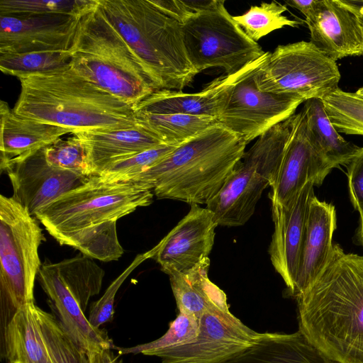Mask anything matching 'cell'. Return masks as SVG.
Here are the masks:
<instances>
[{"label": "cell", "mask_w": 363, "mask_h": 363, "mask_svg": "<svg viewBox=\"0 0 363 363\" xmlns=\"http://www.w3.org/2000/svg\"><path fill=\"white\" fill-rule=\"evenodd\" d=\"M154 196L145 182H106L91 176L35 217L60 245L100 261H116L124 252L118 238L117 220L150 205Z\"/></svg>", "instance_id": "cell-1"}, {"label": "cell", "mask_w": 363, "mask_h": 363, "mask_svg": "<svg viewBox=\"0 0 363 363\" xmlns=\"http://www.w3.org/2000/svg\"><path fill=\"white\" fill-rule=\"evenodd\" d=\"M296 301L298 330L314 346L335 363H363V256L334 245Z\"/></svg>", "instance_id": "cell-2"}, {"label": "cell", "mask_w": 363, "mask_h": 363, "mask_svg": "<svg viewBox=\"0 0 363 363\" xmlns=\"http://www.w3.org/2000/svg\"><path fill=\"white\" fill-rule=\"evenodd\" d=\"M18 79L21 92L13 111L20 116L67 128L73 135L137 124L134 105L96 86L69 65Z\"/></svg>", "instance_id": "cell-3"}, {"label": "cell", "mask_w": 363, "mask_h": 363, "mask_svg": "<svg viewBox=\"0 0 363 363\" xmlns=\"http://www.w3.org/2000/svg\"><path fill=\"white\" fill-rule=\"evenodd\" d=\"M247 143L219 123L178 145L131 180L146 183L159 199L206 204L241 160Z\"/></svg>", "instance_id": "cell-4"}, {"label": "cell", "mask_w": 363, "mask_h": 363, "mask_svg": "<svg viewBox=\"0 0 363 363\" xmlns=\"http://www.w3.org/2000/svg\"><path fill=\"white\" fill-rule=\"evenodd\" d=\"M106 17L138 56L157 90L181 91L198 74L189 62L181 23L152 0H98Z\"/></svg>", "instance_id": "cell-5"}, {"label": "cell", "mask_w": 363, "mask_h": 363, "mask_svg": "<svg viewBox=\"0 0 363 363\" xmlns=\"http://www.w3.org/2000/svg\"><path fill=\"white\" fill-rule=\"evenodd\" d=\"M70 52L76 72L130 104L156 91L143 62L99 4L80 18Z\"/></svg>", "instance_id": "cell-6"}, {"label": "cell", "mask_w": 363, "mask_h": 363, "mask_svg": "<svg viewBox=\"0 0 363 363\" xmlns=\"http://www.w3.org/2000/svg\"><path fill=\"white\" fill-rule=\"evenodd\" d=\"M45 240L35 217L12 196H0L1 332L20 308L34 304L38 249Z\"/></svg>", "instance_id": "cell-7"}, {"label": "cell", "mask_w": 363, "mask_h": 363, "mask_svg": "<svg viewBox=\"0 0 363 363\" xmlns=\"http://www.w3.org/2000/svg\"><path fill=\"white\" fill-rule=\"evenodd\" d=\"M293 120L294 115L261 135L206 204L218 225L240 226L253 215L263 191L277 177Z\"/></svg>", "instance_id": "cell-8"}, {"label": "cell", "mask_w": 363, "mask_h": 363, "mask_svg": "<svg viewBox=\"0 0 363 363\" xmlns=\"http://www.w3.org/2000/svg\"><path fill=\"white\" fill-rule=\"evenodd\" d=\"M224 4L225 1H210L181 23L188 59L198 74L220 67L231 75L266 52L247 37Z\"/></svg>", "instance_id": "cell-9"}, {"label": "cell", "mask_w": 363, "mask_h": 363, "mask_svg": "<svg viewBox=\"0 0 363 363\" xmlns=\"http://www.w3.org/2000/svg\"><path fill=\"white\" fill-rule=\"evenodd\" d=\"M340 73L336 61L311 42L277 46L257 69L255 82L263 91L296 96L305 101L322 99L338 88Z\"/></svg>", "instance_id": "cell-10"}, {"label": "cell", "mask_w": 363, "mask_h": 363, "mask_svg": "<svg viewBox=\"0 0 363 363\" xmlns=\"http://www.w3.org/2000/svg\"><path fill=\"white\" fill-rule=\"evenodd\" d=\"M229 308H213L200 318L199 332L190 343L157 351L162 363H223L252 346L261 337Z\"/></svg>", "instance_id": "cell-11"}, {"label": "cell", "mask_w": 363, "mask_h": 363, "mask_svg": "<svg viewBox=\"0 0 363 363\" xmlns=\"http://www.w3.org/2000/svg\"><path fill=\"white\" fill-rule=\"evenodd\" d=\"M255 69L231 89L218 123L247 144L293 115L305 101L299 97L259 90Z\"/></svg>", "instance_id": "cell-12"}, {"label": "cell", "mask_w": 363, "mask_h": 363, "mask_svg": "<svg viewBox=\"0 0 363 363\" xmlns=\"http://www.w3.org/2000/svg\"><path fill=\"white\" fill-rule=\"evenodd\" d=\"M4 171L13 187L12 197L34 217L90 177L51 166L46 160L44 147L11 162Z\"/></svg>", "instance_id": "cell-13"}, {"label": "cell", "mask_w": 363, "mask_h": 363, "mask_svg": "<svg viewBox=\"0 0 363 363\" xmlns=\"http://www.w3.org/2000/svg\"><path fill=\"white\" fill-rule=\"evenodd\" d=\"M217 226L210 210L191 204L188 213L153 247L152 259L167 275L189 271L208 257Z\"/></svg>", "instance_id": "cell-14"}, {"label": "cell", "mask_w": 363, "mask_h": 363, "mask_svg": "<svg viewBox=\"0 0 363 363\" xmlns=\"http://www.w3.org/2000/svg\"><path fill=\"white\" fill-rule=\"evenodd\" d=\"M333 168L311 143L303 111L294 114L282 161L270 186L272 203H286L309 181L320 185Z\"/></svg>", "instance_id": "cell-15"}, {"label": "cell", "mask_w": 363, "mask_h": 363, "mask_svg": "<svg viewBox=\"0 0 363 363\" xmlns=\"http://www.w3.org/2000/svg\"><path fill=\"white\" fill-rule=\"evenodd\" d=\"M80 18L0 15V53L69 51Z\"/></svg>", "instance_id": "cell-16"}, {"label": "cell", "mask_w": 363, "mask_h": 363, "mask_svg": "<svg viewBox=\"0 0 363 363\" xmlns=\"http://www.w3.org/2000/svg\"><path fill=\"white\" fill-rule=\"evenodd\" d=\"M314 183L308 182L284 205L272 203L274 233L269 247L271 262L283 279L288 295L293 289L311 203L315 196Z\"/></svg>", "instance_id": "cell-17"}, {"label": "cell", "mask_w": 363, "mask_h": 363, "mask_svg": "<svg viewBox=\"0 0 363 363\" xmlns=\"http://www.w3.org/2000/svg\"><path fill=\"white\" fill-rule=\"evenodd\" d=\"M269 52L231 75H223L196 93L161 89L134 105V111L155 113H182L217 118L222 113L233 87L260 66Z\"/></svg>", "instance_id": "cell-18"}, {"label": "cell", "mask_w": 363, "mask_h": 363, "mask_svg": "<svg viewBox=\"0 0 363 363\" xmlns=\"http://www.w3.org/2000/svg\"><path fill=\"white\" fill-rule=\"evenodd\" d=\"M36 279L60 325L78 347L86 353L104 348L114 349L107 333L91 326L55 263L48 260L42 263Z\"/></svg>", "instance_id": "cell-19"}, {"label": "cell", "mask_w": 363, "mask_h": 363, "mask_svg": "<svg viewBox=\"0 0 363 363\" xmlns=\"http://www.w3.org/2000/svg\"><path fill=\"white\" fill-rule=\"evenodd\" d=\"M306 22L311 40L320 51L336 61L363 55V27L360 18L340 0H319Z\"/></svg>", "instance_id": "cell-20"}, {"label": "cell", "mask_w": 363, "mask_h": 363, "mask_svg": "<svg viewBox=\"0 0 363 363\" xmlns=\"http://www.w3.org/2000/svg\"><path fill=\"white\" fill-rule=\"evenodd\" d=\"M335 229V206L315 196L308 212L294 287L289 296L296 300L324 269L333 250Z\"/></svg>", "instance_id": "cell-21"}, {"label": "cell", "mask_w": 363, "mask_h": 363, "mask_svg": "<svg viewBox=\"0 0 363 363\" xmlns=\"http://www.w3.org/2000/svg\"><path fill=\"white\" fill-rule=\"evenodd\" d=\"M84 147L91 176H97L111 164L162 144L138 123L133 126L74 134Z\"/></svg>", "instance_id": "cell-22"}, {"label": "cell", "mask_w": 363, "mask_h": 363, "mask_svg": "<svg viewBox=\"0 0 363 363\" xmlns=\"http://www.w3.org/2000/svg\"><path fill=\"white\" fill-rule=\"evenodd\" d=\"M0 118L1 172L11 162L71 133L67 128L20 116L4 101L0 102Z\"/></svg>", "instance_id": "cell-23"}, {"label": "cell", "mask_w": 363, "mask_h": 363, "mask_svg": "<svg viewBox=\"0 0 363 363\" xmlns=\"http://www.w3.org/2000/svg\"><path fill=\"white\" fill-rule=\"evenodd\" d=\"M223 363H335L298 330L286 334L262 333L250 347Z\"/></svg>", "instance_id": "cell-24"}, {"label": "cell", "mask_w": 363, "mask_h": 363, "mask_svg": "<svg viewBox=\"0 0 363 363\" xmlns=\"http://www.w3.org/2000/svg\"><path fill=\"white\" fill-rule=\"evenodd\" d=\"M35 306L20 308L1 332V357L8 363H52Z\"/></svg>", "instance_id": "cell-25"}, {"label": "cell", "mask_w": 363, "mask_h": 363, "mask_svg": "<svg viewBox=\"0 0 363 363\" xmlns=\"http://www.w3.org/2000/svg\"><path fill=\"white\" fill-rule=\"evenodd\" d=\"M209 258L185 272L169 274L179 313L200 319L213 308H229L225 292L208 277Z\"/></svg>", "instance_id": "cell-26"}, {"label": "cell", "mask_w": 363, "mask_h": 363, "mask_svg": "<svg viewBox=\"0 0 363 363\" xmlns=\"http://www.w3.org/2000/svg\"><path fill=\"white\" fill-rule=\"evenodd\" d=\"M304 114L308 137L316 150L334 167L346 165L359 147L345 140L331 123L321 99L305 101Z\"/></svg>", "instance_id": "cell-27"}, {"label": "cell", "mask_w": 363, "mask_h": 363, "mask_svg": "<svg viewBox=\"0 0 363 363\" xmlns=\"http://www.w3.org/2000/svg\"><path fill=\"white\" fill-rule=\"evenodd\" d=\"M137 123L168 145H179L218 123L210 116L134 111Z\"/></svg>", "instance_id": "cell-28"}, {"label": "cell", "mask_w": 363, "mask_h": 363, "mask_svg": "<svg viewBox=\"0 0 363 363\" xmlns=\"http://www.w3.org/2000/svg\"><path fill=\"white\" fill-rule=\"evenodd\" d=\"M331 123L340 133L363 135V94L339 87L322 99Z\"/></svg>", "instance_id": "cell-29"}, {"label": "cell", "mask_w": 363, "mask_h": 363, "mask_svg": "<svg viewBox=\"0 0 363 363\" xmlns=\"http://www.w3.org/2000/svg\"><path fill=\"white\" fill-rule=\"evenodd\" d=\"M71 58L70 50L0 53V69L6 74L19 78L65 67Z\"/></svg>", "instance_id": "cell-30"}, {"label": "cell", "mask_w": 363, "mask_h": 363, "mask_svg": "<svg viewBox=\"0 0 363 363\" xmlns=\"http://www.w3.org/2000/svg\"><path fill=\"white\" fill-rule=\"evenodd\" d=\"M98 0H1L0 15H66L81 18Z\"/></svg>", "instance_id": "cell-31"}, {"label": "cell", "mask_w": 363, "mask_h": 363, "mask_svg": "<svg viewBox=\"0 0 363 363\" xmlns=\"http://www.w3.org/2000/svg\"><path fill=\"white\" fill-rule=\"evenodd\" d=\"M286 10L284 5L276 1L262 2L259 6H252L242 15L233 16V19L248 38L257 42L275 30L295 27L299 23L283 15Z\"/></svg>", "instance_id": "cell-32"}, {"label": "cell", "mask_w": 363, "mask_h": 363, "mask_svg": "<svg viewBox=\"0 0 363 363\" xmlns=\"http://www.w3.org/2000/svg\"><path fill=\"white\" fill-rule=\"evenodd\" d=\"M35 311L52 363H90L87 353L74 343L55 315L37 306Z\"/></svg>", "instance_id": "cell-33"}, {"label": "cell", "mask_w": 363, "mask_h": 363, "mask_svg": "<svg viewBox=\"0 0 363 363\" xmlns=\"http://www.w3.org/2000/svg\"><path fill=\"white\" fill-rule=\"evenodd\" d=\"M200 319L194 315L179 313L177 318L169 323L164 335L159 339L132 347H118L119 354H138L152 356L154 352L167 348L192 342L199 332Z\"/></svg>", "instance_id": "cell-34"}, {"label": "cell", "mask_w": 363, "mask_h": 363, "mask_svg": "<svg viewBox=\"0 0 363 363\" xmlns=\"http://www.w3.org/2000/svg\"><path fill=\"white\" fill-rule=\"evenodd\" d=\"M176 146L174 145L162 144L139 152L116 162L97 176L106 182L131 180L161 161Z\"/></svg>", "instance_id": "cell-35"}, {"label": "cell", "mask_w": 363, "mask_h": 363, "mask_svg": "<svg viewBox=\"0 0 363 363\" xmlns=\"http://www.w3.org/2000/svg\"><path fill=\"white\" fill-rule=\"evenodd\" d=\"M44 152L51 166L91 177L86 151L74 135L67 139L60 138L44 147Z\"/></svg>", "instance_id": "cell-36"}, {"label": "cell", "mask_w": 363, "mask_h": 363, "mask_svg": "<svg viewBox=\"0 0 363 363\" xmlns=\"http://www.w3.org/2000/svg\"><path fill=\"white\" fill-rule=\"evenodd\" d=\"M154 254L153 248L149 251L138 254L129 266L107 288L103 296L92 303L88 320L92 327L99 328L103 324L112 321L114 315V301L116 294L127 277L138 266Z\"/></svg>", "instance_id": "cell-37"}, {"label": "cell", "mask_w": 363, "mask_h": 363, "mask_svg": "<svg viewBox=\"0 0 363 363\" xmlns=\"http://www.w3.org/2000/svg\"><path fill=\"white\" fill-rule=\"evenodd\" d=\"M351 201L359 213L363 212V147L346 164Z\"/></svg>", "instance_id": "cell-38"}, {"label": "cell", "mask_w": 363, "mask_h": 363, "mask_svg": "<svg viewBox=\"0 0 363 363\" xmlns=\"http://www.w3.org/2000/svg\"><path fill=\"white\" fill-rule=\"evenodd\" d=\"M165 14L183 23L189 16L206 6L210 1H153Z\"/></svg>", "instance_id": "cell-39"}, {"label": "cell", "mask_w": 363, "mask_h": 363, "mask_svg": "<svg viewBox=\"0 0 363 363\" xmlns=\"http://www.w3.org/2000/svg\"><path fill=\"white\" fill-rule=\"evenodd\" d=\"M112 350L104 348L88 352L90 363H122V360L115 355Z\"/></svg>", "instance_id": "cell-40"}, {"label": "cell", "mask_w": 363, "mask_h": 363, "mask_svg": "<svg viewBox=\"0 0 363 363\" xmlns=\"http://www.w3.org/2000/svg\"><path fill=\"white\" fill-rule=\"evenodd\" d=\"M319 0H289L286 4L301 12L306 18H309L315 11Z\"/></svg>", "instance_id": "cell-41"}, {"label": "cell", "mask_w": 363, "mask_h": 363, "mask_svg": "<svg viewBox=\"0 0 363 363\" xmlns=\"http://www.w3.org/2000/svg\"><path fill=\"white\" fill-rule=\"evenodd\" d=\"M340 1L359 18L363 19V0H340Z\"/></svg>", "instance_id": "cell-42"}, {"label": "cell", "mask_w": 363, "mask_h": 363, "mask_svg": "<svg viewBox=\"0 0 363 363\" xmlns=\"http://www.w3.org/2000/svg\"><path fill=\"white\" fill-rule=\"evenodd\" d=\"M360 214V227L359 230V238L363 246V212Z\"/></svg>", "instance_id": "cell-43"}, {"label": "cell", "mask_w": 363, "mask_h": 363, "mask_svg": "<svg viewBox=\"0 0 363 363\" xmlns=\"http://www.w3.org/2000/svg\"><path fill=\"white\" fill-rule=\"evenodd\" d=\"M360 21H361V23H362V27H363V19L360 18Z\"/></svg>", "instance_id": "cell-44"}]
</instances>
